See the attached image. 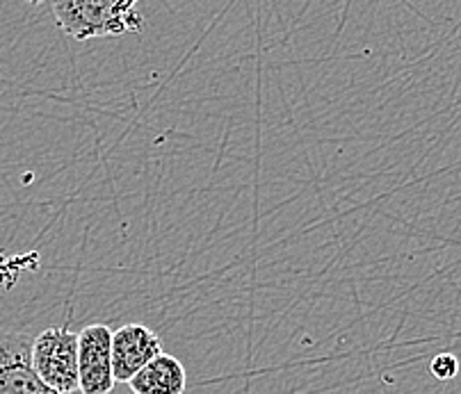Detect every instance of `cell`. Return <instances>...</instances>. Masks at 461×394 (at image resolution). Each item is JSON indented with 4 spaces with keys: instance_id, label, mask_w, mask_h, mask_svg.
<instances>
[{
    "instance_id": "cell-1",
    "label": "cell",
    "mask_w": 461,
    "mask_h": 394,
    "mask_svg": "<svg viewBox=\"0 0 461 394\" xmlns=\"http://www.w3.org/2000/svg\"><path fill=\"white\" fill-rule=\"evenodd\" d=\"M140 0H53V16L64 32L85 41L94 37H119L140 32L142 16L135 12Z\"/></svg>"
},
{
    "instance_id": "cell-2",
    "label": "cell",
    "mask_w": 461,
    "mask_h": 394,
    "mask_svg": "<svg viewBox=\"0 0 461 394\" xmlns=\"http://www.w3.org/2000/svg\"><path fill=\"white\" fill-rule=\"evenodd\" d=\"M32 365L55 392H80L78 336L69 327L46 328L32 340Z\"/></svg>"
},
{
    "instance_id": "cell-3",
    "label": "cell",
    "mask_w": 461,
    "mask_h": 394,
    "mask_svg": "<svg viewBox=\"0 0 461 394\" xmlns=\"http://www.w3.org/2000/svg\"><path fill=\"white\" fill-rule=\"evenodd\" d=\"M0 394H59L37 374L32 337L25 333H0Z\"/></svg>"
},
{
    "instance_id": "cell-4",
    "label": "cell",
    "mask_w": 461,
    "mask_h": 394,
    "mask_svg": "<svg viewBox=\"0 0 461 394\" xmlns=\"http://www.w3.org/2000/svg\"><path fill=\"white\" fill-rule=\"evenodd\" d=\"M80 392L110 394L114 383L113 372V331L105 324H89L78 333Z\"/></svg>"
},
{
    "instance_id": "cell-5",
    "label": "cell",
    "mask_w": 461,
    "mask_h": 394,
    "mask_svg": "<svg viewBox=\"0 0 461 394\" xmlns=\"http://www.w3.org/2000/svg\"><path fill=\"white\" fill-rule=\"evenodd\" d=\"M162 354V342L142 324H123L113 333V372L114 379L128 383L142 367Z\"/></svg>"
},
{
    "instance_id": "cell-6",
    "label": "cell",
    "mask_w": 461,
    "mask_h": 394,
    "mask_svg": "<svg viewBox=\"0 0 461 394\" xmlns=\"http://www.w3.org/2000/svg\"><path fill=\"white\" fill-rule=\"evenodd\" d=\"M128 385L133 394H183L187 385V374L178 358L162 351L128 381Z\"/></svg>"
},
{
    "instance_id": "cell-7",
    "label": "cell",
    "mask_w": 461,
    "mask_h": 394,
    "mask_svg": "<svg viewBox=\"0 0 461 394\" xmlns=\"http://www.w3.org/2000/svg\"><path fill=\"white\" fill-rule=\"evenodd\" d=\"M429 372H432V376H437L438 381H452L459 374V361H456V355L452 354H438L432 361V365H429Z\"/></svg>"
},
{
    "instance_id": "cell-8",
    "label": "cell",
    "mask_w": 461,
    "mask_h": 394,
    "mask_svg": "<svg viewBox=\"0 0 461 394\" xmlns=\"http://www.w3.org/2000/svg\"><path fill=\"white\" fill-rule=\"evenodd\" d=\"M30 5H41V3H46V0H28Z\"/></svg>"
}]
</instances>
